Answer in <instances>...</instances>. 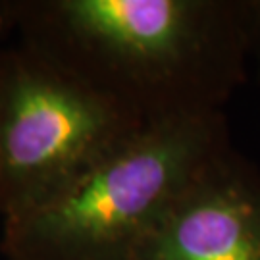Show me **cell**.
Instances as JSON below:
<instances>
[{
    "instance_id": "obj_1",
    "label": "cell",
    "mask_w": 260,
    "mask_h": 260,
    "mask_svg": "<svg viewBox=\"0 0 260 260\" xmlns=\"http://www.w3.org/2000/svg\"><path fill=\"white\" fill-rule=\"evenodd\" d=\"M245 10L205 0H16V31L149 123L214 112L233 85Z\"/></svg>"
},
{
    "instance_id": "obj_4",
    "label": "cell",
    "mask_w": 260,
    "mask_h": 260,
    "mask_svg": "<svg viewBox=\"0 0 260 260\" xmlns=\"http://www.w3.org/2000/svg\"><path fill=\"white\" fill-rule=\"evenodd\" d=\"M131 260H260V177L228 152L189 185Z\"/></svg>"
},
{
    "instance_id": "obj_3",
    "label": "cell",
    "mask_w": 260,
    "mask_h": 260,
    "mask_svg": "<svg viewBox=\"0 0 260 260\" xmlns=\"http://www.w3.org/2000/svg\"><path fill=\"white\" fill-rule=\"evenodd\" d=\"M145 121L35 48H0V216L60 195Z\"/></svg>"
},
{
    "instance_id": "obj_5",
    "label": "cell",
    "mask_w": 260,
    "mask_h": 260,
    "mask_svg": "<svg viewBox=\"0 0 260 260\" xmlns=\"http://www.w3.org/2000/svg\"><path fill=\"white\" fill-rule=\"evenodd\" d=\"M16 31V0H0V37Z\"/></svg>"
},
{
    "instance_id": "obj_2",
    "label": "cell",
    "mask_w": 260,
    "mask_h": 260,
    "mask_svg": "<svg viewBox=\"0 0 260 260\" xmlns=\"http://www.w3.org/2000/svg\"><path fill=\"white\" fill-rule=\"evenodd\" d=\"M223 152L218 110L149 121L60 195L4 220L0 251L6 260H131Z\"/></svg>"
}]
</instances>
